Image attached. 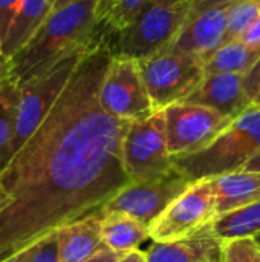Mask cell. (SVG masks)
Masks as SVG:
<instances>
[{"label":"cell","instance_id":"cell-1","mask_svg":"<svg viewBox=\"0 0 260 262\" xmlns=\"http://www.w3.org/2000/svg\"><path fill=\"white\" fill-rule=\"evenodd\" d=\"M110 60L107 35L100 34L46 118L0 170V262L101 213L130 183L123 161L130 121L100 103Z\"/></svg>","mask_w":260,"mask_h":262},{"label":"cell","instance_id":"cell-2","mask_svg":"<svg viewBox=\"0 0 260 262\" xmlns=\"http://www.w3.org/2000/svg\"><path fill=\"white\" fill-rule=\"evenodd\" d=\"M95 8L97 0H81L54 11L26 46L11 58V78L20 86L89 46L100 35Z\"/></svg>","mask_w":260,"mask_h":262},{"label":"cell","instance_id":"cell-3","mask_svg":"<svg viewBox=\"0 0 260 262\" xmlns=\"http://www.w3.org/2000/svg\"><path fill=\"white\" fill-rule=\"evenodd\" d=\"M260 150V106L239 115L208 147L193 155L173 158V166L192 181L238 172Z\"/></svg>","mask_w":260,"mask_h":262},{"label":"cell","instance_id":"cell-4","mask_svg":"<svg viewBox=\"0 0 260 262\" xmlns=\"http://www.w3.org/2000/svg\"><path fill=\"white\" fill-rule=\"evenodd\" d=\"M192 0H149L121 31L107 35L113 57L136 61L169 49L190 14Z\"/></svg>","mask_w":260,"mask_h":262},{"label":"cell","instance_id":"cell-5","mask_svg":"<svg viewBox=\"0 0 260 262\" xmlns=\"http://www.w3.org/2000/svg\"><path fill=\"white\" fill-rule=\"evenodd\" d=\"M138 63L156 111L184 103L205 78L201 58L172 48Z\"/></svg>","mask_w":260,"mask_h":262},{"label":"cell","instance_id":"cell-6","mask_svg":"<svg viewBox=\"0 0 260 262\" xmlns=\"http://www.w3.org/2000/svg\"><path fill=\"white\" fill-rule=\"evenodd\" d=\"M92 43L67 55L66 58L58 61L54 68H51L48 72L18 86L20 103H18L15 135H14L12 146H11V158L28 141V138L37 130V127L46 118V115L49 114V111L58 100L60 94L66 88L69 78L72 77L74 71L77 69L78 63L81 61L87 49L92 46Z\"/></svg>","mask_w":260,"mask_h":262},{"label":"cell","instance_id":"cell-7","mask_svg":"<svg viewBox=\"0 0 260 262\" xmlns=\"http://www.w3.org/2000/svg\"><path fill=\"white\" fill-rule=\"evenodd\" d=\"M123 161L130 181L152 180L175 167L167 147L164 111L129 123L123 140Z\"/></svg>","mask_w":260,"mask_h":262},{"label":"cell","instance_id":"cell-8","mask_svg":"<svg viewBox=\"0 0 260 262\" xmlns=\"http://www.w3.org/2000/svg\"><path fill=\"white\" fill-rule=\"evenodd\" d=\"M193 183L176 167L152 180L130 181L104 206L101 215L120 212L152 227L164 210Z\"/></svg>","mask_w":260,"mask_h":262},{"label":"cell","instance_id":"cell-9","mask_svg":"<svg viewBox=\"0 0 260 262\" xmlns=\"http://www.w3.org/2000/svg\"><path fill=\"white\" fill-rule=\"evenodd\" d=\"M103 109L123 121L144 120L155 112L150 94L143 78L139 63L126 57H113L100 88Z\"/></svg>","mask_w":260,"mask_h":262},{"label":"cell","instance_id":"cell-10","mask_svg":"<svg viewBox=\"0 0 260 262\" xmlns=\"http://www.w3.org/2000/svg\"><path fill=\"white\" fill-rule=\"evenodd\" d=\"M164 117L172 158L204 150L234 121L215 109L185 101L164 109Z\"/></svg>","mask_w":260,"mask_h":262},{"label":"cell","instance_id":"cell-11","mask_svg":"<svg viewBox=\"0 0 260 262\" xmlns=\"http://www.w3.org/2000/svg\"><path fill=\"white\" fill-rule=\"evenodd\" d=\"M216 218V196L211 180L193 183L178 196L150 227L153 243H172L188 238L211 224Z\"/></svg>","mask_w":260,"mask_h":262},{"label":"cell","instance_id":"cell-12","mask_svg":"<svg viewBox=\"0 0 260 262\" xmlns=\"http://www.w3.org/2000/svg\"><path fill=\"white\" fill-rule=\"evenodd\" d=\"M234 2L208 8L188 18L170 48L198 57L205 63V60L225 41L228 14Z\"/></svg>","mask_w":260,"mask_h":262},{"label":"cell","instance_id":"cell-13","mask_svg":"<svg viewBox=\"0 0 260 262\" xmlns=\"http://www.w3.org/2000/svg\"><path fill=\"white\" fill-rule=\"evenodd\" d=\"M236 120L254 103L244 86L242 74H205L201 86L185 100Z\"/></svg>","mask_w":260,"mask_h":262},{"label":"cell","instance_id":"cell-14","mask_svg":"<svg viewBox=\"0 0 260 262\" xmlns=\"http://www.w3.org/2000/svg\"><path fill=\"white\" fill-rule=\"evenodd\" d=\"M224 243L210 226L199 233L172 243H153L146 252L147 262H222Z\"/></svg>","mask_w":260,"mask_h":262},{"label":"cell","instance_id":"cell-15","mask_svg":"<svg viewBox=\"0 0 260 262\" xmlns=\"http://www.w3.org/2000/svg\"><path fill=\"white\" fill-rule=\"evenodd\" d=\"M101 213L87 216L57 232L60 262H86L103 247Z\"/></svg>","mask_w":260,"mask_h":262},{"label":"cell","instance_id":"cell-16","mask_svg":"<svg viewBox=\"0 0 260 262\" xmlns=\"http://www.w3.org/2000/svg\"><path fill=\"white\" fill-rule=\"evenodd\" d=\"M210 180L216 196V216L260 201V172L238 170Z\"/></svg>","mask_w":260,"mask_h":262},{"label":"cell","instance_id":"cell-17","mask_svg":"<svg viewBox=\"0 0 260 262\" xmlns=\"http://www.w3.org/2000/svg\"><path fill=\"white\" fill-rule=\"evenodd\" d=\"M54 0H21L11 21L6 38L2 43L3 52L12 58L35 35L41 25L52 14Z\"/></svg>","mask_w":260,"mask_h":262},{"label":"cell","instance_id":"cell-18","mask_svg":"<svg viewBox=\"0 0 260 262\" xmlns=\"http://www.w3.org/2000/svg\"><path fill=\"white\" fill-rule=\"evenodd\" d=\"M101 216L103 244L110 250L129 253L150 238V227L126 213L112 212Z\"/></svg>","mask_w":260,"mask_h":262},{"label":"cell","instance_id":"cell-19","mask_svg":"<svg viewBox=\"0 0 260 262\" xmlns=\"http://www.w3.org/2000/svg\"><path fill=\"white\" fill-rule=\"evenodd\" d=\"M259 57L260 48H251L242 40L227 41L205 60V74L245 75L254 66Z\"/></svg>","mask_w":260,"mask_h":262},{"label":"cell","instance_id":"cell-20","mask_svg":"<svg viewBox=\"0 0 260 262\" xmlns=\"http://www.w3.org/2000/svg\"><path fill=\"white\" fill-rule=\"evenodd\" d=\"M210 229L222 243L241 238H256L260 233V201L216 216Z\"/></svg>","mask_w":260,"mask_h":262},{"label":"cell","instance_id":"cell-21","mask_svg":"<svg viewBox=\"0 0 260 262\" xmlns=\"http://www.w3.org/2000/svg\"><path fill=\"white\" fill-rule=\"evenodd\" d=\"M18 84L12 78L0 83V170L11 160V146L18 117Z\"/></svg>","mask_w":260,"mask_h":262},{"label":"cell","instance_id":"cell-22","mask_svg":"<svg viewBox=\"0 0 260 262\" xmlns=\"http://www.w3.org/2000/svg\"><path fill=\"white\" fill-rule=\"evenodd\" d=\"M149 0H97L95 21L100 32L110 35L126 28Z\"/></svg>","mask_w":260,"mask_h":262},{"label":"cell","instance_id":"cell-23","mask_svg":"<svg viewBox=\"0 0 260 262\" xmlns=\"http://www.w3.org/2000/svg\"><path fill=\"white\" fill-rule=\"evenodd\" d=\"M260 17V0H236L228 14L225 41L239 40Z\"/></svg>","mask_w":260,"mask_h":262},{"label":"cell","instance_id":"cell-24","mask_svg":"<svg viewBox=\"0 0 260 262\" xmlns=\"http://www.w3.org/2000/svg\"><path fill=\"white\" fill-rule=\"evenodd\" d=\"M222 262H260V243L256 238L224 243Z\"/></svg>","mask_w":260,"mask_h":262},{"label":"cell","instance_id":"cell-25","mask_svg":"<svg viewBox=\"0 0 260 262\" xmlns=\"http://www.w3.org/2000/svg\"><path fill=\"white\" fill-rule=\"evenodd\" d=\"M26 262H60L58 236L52 233L28 249Z\"/></svg>","mask_w":260,"mask_h":262},{"label":"cell","instance_id":"cell-26","mask_svg":"<svg viewBox=\"0 0 260 262\" xmlns=\"http://www.w3.org/2000/svg\"><path fill=\"white\" fill-rule=\"evenodd\" d=\"M21 0H0V45L5 41L11 21Z\"/></svg>","mask_w":260,"mask_h":262},{"label":"cell","instance_id":"cell-27","mask_svg":"<svg viewBox=\"0 0 260 262\" xmlns=\"http://www.w3.org/2000/svg\"><path fill=\"white\" fill-rule=\"evenodd\" d=\"M244 86H245L248 97L254 103L260 92V57L259 60L254 63V66L244 75Z\"/></svg>","mask_w":260,"mask_h":262},{"label":"cell","instance_id":"cell-28","mask_svg":"<svg viewBox=\"0 0 260 262\" xmlns=\"http://www.w3.org/2000/svg\"><path fill=\"white\" fill-rule=\"evenodd\" d=\"M228 2H234V0H192L188 18L201 14L202 11L208 9V8H213V6H218V5H222V3H228Z\"/></svg>","mask_w":260,"mask_h":262},{"label":"cell","instance_id":"cell-29","mask_svg":"<svg viewBox=\"0 0 260 262\" xmlns=\"http://www.w3.org/2000/svg\"><path fill=\"white\" fill-rule=\"evenodd\" d=\"M239 40H242L251 48H260V17Z\"/></svg>","mask_w":260,"mask_h":262},{"label":"cell","instance_id":"cell-30","mask_svg":"<svg viewBox=\"0 0 260 262\" xmlns=\"http://www.w3.org/2000/svg\"><path fill=\"white\" fill-rule=\"evenodd\" d=\"M126 253H120V252H115V250H110L107 249L106 246L95 255L92 256L89 261L86 262H116L121 256H124Z\"/></svg>","mask_w":260,"mask_h":262},{"label":"cell","instance_id":"cell-31","mask_svg":"<svg viewBox=\"0 0 260 262\" xmlns=\"http://www.w3.org/2000/svg\"><path fill=\"white\" fill-rule=\"evenodd\" d=\"M11 72H12L11 58L3 52L2 45H0V83H3L5 80L11 78Z\"/></svg>","mask_w":260,"mask_h":262},{"label":"cell","instance_id":"cell-32","mask_svg":"<svg viewBox=\"0 0 260 262\" xmlns=\"http://www.w3.org/2000/svg\"><path fill=\"white\" fill-rule=\"evenodd\" d=\"M116 262H147V255H146V252H141V250L136 249V250H132V252L126 253Z\"/></svg>","mask_w":260,"mask_h":262},{"label":"cell","instance_id":"cell-33","mask_svg":"<svg viewBox=\"0 0 260 262\" xmlns=\"http://www.w3.org/2000/svg\"><path fill=\"white\" fill-rule=\"evenodd\" d=\"M242 170H245V172H260V150L245 164V167Z\"/></svg>","mask_w":260,"mask_h":262},{"label":"cell","instance_id":"cell-34","mask_svg":"<svg viewBox=\"0 0 260 262\" xmlns=\"http://www.w3.org/2000/svg\"><path fill=\"white\" fill-rule=\"evenodd\" d=\"M77 2H81V0H54V3H52V12L54 11H60V9H63V8H66L69 5H74Z\"/></svg>","mask_w":260,"mask_h":262},{"label":"cell","instance_id":"cell-35","mask_svg":"<svg viewBox=\"0 0 260 262\" xmlns=\"http://www.w3.org/2000/svg\"><path fill=\"white\" fill-rule=\"evenodd\" d=\"M26 259H28V250H25V252H21V253H18V255H15V256L3 262H26Z\"/></svg>","mask_w":260,"mask_h":262},{"label":"cell","instance_id":"cell-36","mask_svg":"<svg viewBox=\"0 0 260 262\" xmlns=\"http://www.w3.org/2000/svg\"><path fill=\"white\" fill-rule=\"evenodd\" d=\"M254 104H260V92L259 95H257V98H256V101H254Z\"/></svg>","mask_w":260,"mask_h":262},{"label":"cell","instance_id":"cell-37","mask_svg":"<svg viewBox=\"0 0 260 262\" xmlns=\"http://www.w3.org/2000/svg\"><path fill=\"white\" fill-rule=\"evenodd\" d=\"M256 239H257V241H259V243H260V233H259V235H257V236H256Z\"/></svg>","mask_w":260,"mask_h":262},{"label":"cell","instance_id":"cell-38","mask_svg":"<svg viewBox=\"0 0 260 262\" xmlns=\"http://www.w3.org/2000/svg\"><path fill=\"white\" fill-rule=\"evenodd\" d=\"M259 106H260V104H259Z\"/></svg>","mask_w":260,"mask_h":262}]
</instances>
